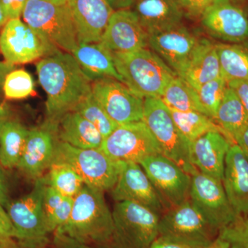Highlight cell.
Returning a JSON list of instances; mask_svg holds the SVG:
<instances>
[{"label":"cell","mask_w":248,"mask_h":248,"mask_svg":"<svg viewBox=\"0 0 248 248\" xmlns=\"http://www.w3.org/2000/svg\"><path fill=\"white\" fill-rule=\"evenodd\" d=\"M234 142L248 160V122L235 135Z\"/></svg>","instance_id":"7bdbcfd3"},{"label":"cell","mask_w":248,"mask_h":248,"mask_svg":"<svg viewBox=\"0 0 248 248\" xmlns=\"http://www.w3.org/2000/svg\"><path fill=\"white\" fill-rule=\"evenodd\" d=\"M10 115L11 112L7 106L0 103V130L3 125L10 120Z\"/></svg>","instance_id":"c3c4849f"},{"label":"cell","mask_w":248,"mask_h":248,"mask_svg":"<svg viewBox=\"0 0 248 248\" xmlns=\"http://www.w3.org/2000/svg\"><path fill=\"white\" fill-rule=\"evenodd\" d=\"M45 248V247H40V248Z\"/></svg>","instance_id":"11a10c76"},{"label":"cell","mask_w":248,"mask_h":248,"mask_svg":"<svg viewBox=\"0 0 248 248\" xmlns=\"http://www.w3.org/2000/svg\"><path fill=\"white\" fill-rule=\"evenodd\" d=\"M222 183L238 217H248V160L236 143L231 145L227 153Z\"/></svg>","instance_id":"7402d4cb"},{"label":"cell","mask_w":248,"mask_h":248,"mask_svg":"<svg viewBox=\"0 0 248 248\" xmlns=\"http://www.w3.org/2000/svg\"><path fill=\"white\" fill-rule=\"evenodd\" d=\"M112 241L122 248H149L159 236V215L135 202H116Z\"/></svg>","instance_id":"ba28073f"},{"label":"cell","mask_w":248,"mask_h":248,"mask_svg":"<svg viewBox=\"0 0 248 248\" xmlns=\"http://www.w3.org/2000/svg\"><path fill=\"white\" fill-rule=\"evenodd\" d=\"M228 247H229L228 243L218 234L216 239L214 240L211 244L203 248H228Z\"/></svg>","instance_id":"681fc988"},{"label":"cell","mask_w":248,"mask_h":248,"mask_svg":"<svg viewBox=\"0 0 248 248\" xmlns=\"http://www.w3.org/2000/svg\"><path fill=\"white\" fill-rule=\"evenodd\" d=\"M111 53H128L148 46V34L131 9L114 11L100 41Z\"/></svg>","instance_id":"ac0fdd59"},{"label":"cell","mask_w":248,"mask_h":248,"mask_svg":"<svg viewBox=\"0 0 248 248\" xmlns=\"http://www.w3.org/2000/svg\"><path fill=\"white\" fill-rule=\"evenodd\" d=\"M53 248H95L72 239L66 235L54 233Z\"/></svg>","instance_id":"b9f144b4"},{"label":"cell","mask_w":248,"mask_h":248,"mask_svg":"<svg viewBox=\"0 0 248 248\" xmlns=\"http://www.w3.org/2000/svg\"><path fill=\"white\" fill-rule=\"evenodd\" d=\"M29 130L17 121L9 120L0 130V164L4 169L17 167Z\"/></svg>","instance_id":"4316f807"},{"label":"cell","mask_w":248,"mask_h":248,"mask_svg":"<svg viewBox=\"0 0 248 248\" xmlns=\"http://www.w3.org/2000/svg\"><path fill=\"white\" fill-rule=\"evenodd\" d=\"M169 110L178 128L190 143L210 132H220L227 138L221 127L208 116L197 112Z\"/></svg>","instance_id":"4dcf8cb0"},{"label":"cell","mask_w":248,"mask_h":248,"mask_svg":"<svg viewBox=\"0 0 248 248\" xmlns=\"http://www.w3.org/2000/svg\"><path fill=\"white\" fill-rule=\"evenodd\" d=\"M160 99L169 109L180 112H200L208 116L196 90L177 76L169 81Z\"/></svg>","instance_id":"83f0119b"},{"label":"cell","mask_w":248,"mask_h":248,"mask_svg":"<svg viewBox=\"0 0 248 248\" xmlns=\"http://www.w3.org/2000/svg\"><path fill=\"white\" fill-rule=\"evenodd\" d=\"M177 76L195 90L208 81L221 78L216 45L205 39L199 40L190 58Z\"/></svg>","instance_id":"cb8c5ba5"},{"label":"cell","mask_w":248,"mask_h":248,"mask_svg":"<svg viewBox=\"0 0 248 248\" xmlns=\"http://www.w3.org/2000/svg\"><path fill=\"white\" fill-rule=\"evenodd\" d=\"M58 50L20 18L8 20L0 34V51L6 62L14 66L40 60Z\"/></svg>","instance_id":"4fadbf2b"},{"label":"cell","mask_w":248,"mask_h":248,"mask_svg":"<svg viewBox=\"0 0 248 248\" xmlns=\"http://www.w3.org/2000/svg\"><path fill=\"white\" fill-rule=\"evenodd\" d=\"M46 176L47 185L65 197L75 198L84 187V182L71 168L60 163H52Z\"/></svg>","instance_id":"1f68e13d"},{"label":"cell","mask_w":248,"mask_h":248,"mask_svg":"<svg viewBox=\"0 0 248 248\" xmlns=\"http://www.w3.org/2000/svg\"><path fill=\"white\" fill-rule=\"evenodd\" d=\"M58 138L81 149L100 148L104 141L95 126L76 111L67 112L59 121Z\"/></svg>","instance_id":"484cf974"},{"label":"cell","mask_w":248,"mask_h":248,"mask_svg":"<svg viewBox=\"0 0 248 248\" xmlns=\"http://www.w3.org/2000/svg\"><path fill=\"white\" fill-rule=\"evenodd\" d=\"M52 163L69 166L85 184L104 192L115 186L122 167V162L111 159L100 148L81 149L59 140Z\"/></svg>","instance_id":"5b68a950"},{"label":"cell","mask_w":248,"mask_h":248,"mask_svg":"<svg viewBox=\"0 0 248 248\" xmlns=\"http://www.w3.org/2000/svg\"><path fill=\"white\" fill-rule=\"evenodd\" d=\"M130 9L148 35L182 24L185 15L179 0H135Z\"/></svg>","instance_id":"603a6c76"},{"label":"cell","mask_w":248,"mask_h":248,"mask_svg":"<svg viewBox=\"0 0 248 248\" xmlns=\"http://www.w3.org/2000/svg\"><path fill=\"white\" fill-rule=\"evenodd\" d=\"M166 211L190 199L191 176L162 154L148 156L140 164Z\"/></svg>","instance_id":"7c38bea8"},{"label":"cell","mask_w":248,"mask_h":248,"mask_svg":"<svg viewBox=\"0 0 248 248\" xmlns=\"http://www.w3.org/2000/svg\"><path fill=\"white\" fill-rule=\"evenodd\" d=\"M8 17L5 14L4 8H3L2 1L0 0V27L4 26L5 24L8 22Z\"/></svg>","instance_id":"816d5d0a"},{"label":"cell","mask_w":248,"mask_h":248,"mask_svg":"<svg viewBox=\"0 0 248 248\" xmlns=\"http://www.w3.org/2000/svg\"><path fill=\"white\" fill-rule=\"evenodd\" d=\"M58 124L45 122L42 126L29 130L18 170L28 179L35 181L43 177L53 162L58 141Z\"/></svg>","instance_id":"2e32d148"},{"label":"cell","mask_w":248,"mask_h":248,"mask_svg":"<svg viewBox=\"0 0 248 248\" xmlns=\"http://www.w3.org/2000/svg\"><path fill=\"white\" fill-rule=\"evenodd\" d=\"M95 248H122L120 247V246H117L115 243H114L113 241H111V242L108 243V244L102 245V246H96L94 247Z\"/></svg>","instance_id":"f5cc1de1"},{"label":"cell","mask_w":248,"mask_h":248,"mask_svg":"<svg viewBox=\"0 0 248 248\" xmlns=\"http://www.w3.org/2000/svg\"><path fill=\"white\" fill-rule=\"evenodd\" d=\"M228 86L234 91L242 103L248 117V81L234 79L228 81Z\"/></svg>","instance_id":"60d3db41"},{"label":"cell","mask_w":248,"mask_h":248,"mask_svg":"<svg viewBox=\"0 0 248 248\" xmlns=\"http://www.w3.org/2000/svg\"><path fill=\"white\" fill-rule=\"evenodd\" d=\"M114 11L130 9L135 0H107Z\"/></svg>","instance_id":"bcb514c9"},{"label":"cell","mask_w":248,"mask_h":248,"mask_svg":"<svg viewBox=\"0 0 248 248\" xmlns=\"http://www.w3.org/2000/svg\"><path fill=\"white\" fill-rule=\"evenodd\" d=\"M24 22L57 48L71 53L78 45L74 22L68 5L49 0H28Z\"/></svg>","instance_id":"8992f818"},{"label":"cell","mask_w":248,"mask_h":248,"mask_svg":"<svg viewBox=\"0 0 248 248\" xmlns=\"http://www.w3.org/2000/svg\"><path fill=\"white\" fill-rule=\"evenodd\" d=\"M73 202L74 198L66 197L61 205L49 217L47 225L50 233L55 232L68 221L73 210Z\"/></svg>","instance_id":"d590c367"},{"label":"cell","mask_w":248,"mask_h":248,"mask_svg":"<svg viewBox=\"0 0 248 248\" xmlns=\"http://www.w3.org/2000/svg\"><path fill=\"white\" fill-rule=\"evenodd\" d=\"M71 54L92 82L105 78L123 82L116 70L112 53L101 42L80 44Z\"/></svg>","instance_id":"d4e9b609"},{"label":"cell","mask_w":248,"mask_h":248,"mask_svg":"<svg viewBox=\"0 0 248 248\" xmlns=\"http://www.w3.org/2000/svg\"><path fill=\"white\" fill-rule=\"evenodd\" d=\"M73 111H76L94 125L104 140L119 126L118 124L107 115L93 95V93L81 101Z\"/></svg>","instance_id":"d6a6232c"},{"label":"cell","mask_w":248,"mask_h":248,"mask_svg":"<svg viewBox=\"0 0 248 248\" xmlns=\"http://www.w3.org/2000/svg\"><path fill=\"white\" fill-rule=\"evenodd\" d=\"M143 121L156 139L161 153L192 176L198 170L190 161V141L174 123L160 98H144Z\"/></svg>","instance_id":"52a82bcc"},{"label":"cell","mask_w":248,"mask_h":248,"mask_svg":"<svg viewBox=\"0 0 248 248\" xmlns=\"http://www.w3.org/2000/svg\"><path fill=\"white\" fill-rule=\"evenodd\" d=\"M198 39L180 24L148 35V46L177 74L187 63Z\"/></svg>","instance_id":"ffe728a7"},{"label":"cell","mask_w":248,"mask_h":248,"mask_svg":"<svg viewBox=\"0 0 248 248\" xmlns=\"http://www.w3.org/2000/svg\"><path fill=\"white\" fill-rule=\"evenodd\" d=\"M228 88V82L221 77L208 81L196 90L202 106L209 117L215 121L218 107Z\"/></svg>","instance_id":"836d02e7"},{"label":"cell","mask_w":248,"mask_h":248,"mask_svg":"<svg viewBox=\"0 0 248 248\" xmlns=\"http://www.w3.org/2000/svg\"><path fill=\"white\" fill-rule=\"evenodd\" d=\"M215 122L233 143L235 135L248 122V115L242 103L228 86L217 110Z\"/></svg>","instance_id":"f546056e"},{"label":"cell","mask_w":248,"mask_h":248,"mask_svg":"<svg viewBox=\"0 0 248 248\" xmlns=\"http://www.w3.org/2000/svg\"><path fill=\"white\" fill-rule=\"evenodd\" d=\"M16 228L4 207L0 205V239H17Z\"/></svg>","instance_id":"f35d334b"},{"label":"cell","mask_w":248,"mask_h":248,"mask_svg":"<svg viewBox=\"0 0 248 248\" xmlns=\"http://www.w3.org/2000/svg\"><path fill=\"white\" fill-rule=\"evenodd\" d=\"M123 83L143 98L161 97L177 74L153 50L142 48L128 53H111Z\"/></svg>","instance_id":"3957f363"},{"label":"cell","mask_w":248,"mask_h":248,"mask_svg":"<svg viewBox=\"0 0 248 248\" xmlns=\"http://www.w3.org/2000/svg\"><path fill=\"white\" fill-rule=\"evenodd\" d=\"M4 168L0 164V205L6 208L9 203V186Z\"/></svg>","instance_id":"ee69618b"},{"label":"cell","mask_w":248,"mask_h":248,"mask_svg":"<svg viewBox=\"0 0 248 248\" xmlns=\"http://www.w3.org/2000/svg\"><path fill=\"white\" fill-rule=\"evenodd\" d=\"M111 195L116 202H135L160 217L166 212L159 195L141 165L122 162L120 174Z\"/></svg>","instance_id":"e0dca14e"},{"label":"cell","mask_w":248,"mask_h":248,"mask_svg":"<svg viewBox=\"0 0 248 248\" xmlns=\"http://www.w3.org/2000/svg\"><path fill=\"white\" fill-rule=\"evenodd\" d=\"M49 1H51L53 4L62 5L66 4L67 0H49Z\"/></svg>","instance_id":"db71d44e"},{"label":"cell","mask_w":248,"mask_h":248,"mask_svg":"<svg viewBox=\"0 0 248 248\" xmlns=\"http://www.w3.org/2000/svg\"><path fill=\"white\" fill-rule=\"evenodd\" d=\"M190 200L214 229L219 232L237 221L221 181L197 171L191 176Z\"/></svg>","instance_id":"30bf717a"},{"label":"cell","mask_w":248,"mask_h":248,"mask_svg":"<svg viewBox=\"0 0 248 248\" xmlns=\"http://www.w3.org/2000/svg\"><path fill=\"white\" fill-rule=\"evenodd\" d=\"M54 233L66 235L93 247L111 242L115 226L104 191L84 184L74 198L68 221Z\"/></svg>","instance_id":"7a4b0ae2"},{"label":"cell","mask_w":248,"mask_h":248,"mask_svg":"<svg viewBox=\"0 0 248 248\" xmlns=\"http://www.w3.org/2000/svg\"><path fill=\"white\" fill-rule=\"evenodd\" d=\"M8 19H17L22 16L28 0H1Z\"/></svg>","instance_id":"ab89813d"},{"label":"cell","mask_w":248,"mask_h":248,"mask_svg":"<svg viewBox=\"0 0 248 248\" xmlns=\"http://www.w3.org/2000/svg\"><path fill=\"white\" fill-rule=\"evenodd\" d=\"M78 45L100 42L114 13L107 0H67Z\"/></svg>","instance_id":"d6986e66"},{"label":"cell","mask_w":248,"mask_h":248,"mask_svg":"<svg viewBox=\"0 0 248 248\" xmlns=\"http://www.w3.org/2000/svg\"><path fill=\"white\" fill-rule=\"evenodd\" d=\"M214 0H179L184 13L192 17H201Z\"/></svg>","instance_id":"74e56055"},{"label":"cell","mask_w":248,"mask_h":248,"mask_svg":"<svg viewBox=\"0 0 248 248\" xmlns=\"http://www.w3.org/2000/svg\"><path fill=\"white\" fill-rule=\"evenodd\" d=\"M220 132H210L190 143L192 164L204 174L223 181L227 153L232 144Z\"/></svg>","instance_id":"44dd1931"},{"label":"cell","mask_w":248,"mask_h":248,"mask_svg":"<svg viewBox=\"0 0 248 248\" xmlns=\"http://www.w3.org/2000/svg\"><path fill=\"white\" fill-rule=\"evenodd\" d=\"M13 70H14V65L7 62H0V93L3 91L5 78Z\"/></svg>","instance_id":"7dc6e473"},{"label":"cell","mask_w":248,"mask_h":248,"mask_svg":"<svg viewBox=\"0 0 248 248\" xmlns=\"http://www.w3.org/2000/svg\"><path fill=\"white\" fill-rule=\"evenodd\" d=\"M149 248H193L186 245L158 236Z\"/></svg>","instance_id":"f6af8a7d"},{"label":"cell","mask_w":248,"mask_h":248,"mask_svg":"<svg viewBox=\"0 0 248 248\" xmlns=\"http://www.w3.org/2000/svg\"><path fill=\"white\" fill-rule=\"evenodd\" d=\"M93 95L107 115L120 125L143 121L144 99L112 78L92 82Z\"/></svg>","instance_id":"5bb4252c"},{"label":"cell","mask_w":248,"mask_h":248,"mask_svg":"<svg viewBox=\"0 0 248 248\" xmlns=\"http://www.w3.org/2000/svg\"><path fill=\"white\" fill-rule=\"evenodd\" d=\"M100 149L116 161L139 164L148 156L162 154L143 121L119 125L104 140Z\"/></svg>","instance_id":"8fae6325"},{"label":"cell","mask_w":248,"mask_h":248,"mask_svg":"<svg viewBox=\"0 0 248 248\" xmlns=\"http://www.w3.org/2000/svg\"><path fill=\"white\" fill-rule=\"evenodd\" d=\"M41 86L46 93L47 121L58 124L67 112L92 94V81L71 53L57 50L37 63Z\"/></svg>","instance_id":"6da1fadb"},{"label":"cell","mask_w":248,"mask_h":248,"mask_svg":"<svg viewBox=\"0 0 248 248\" xmlns=\"http://www.w3.org/2000/svg\"><path fill=\"white\" fill-rule=\"evenodd\" d=\"M66 197L53 187L47 185L44 195L43 205L46 221L53 212L61 205Z\"/></svg>","instance_id":"8d00e7d4"},{"label":"cell","mask_w":248,"mask_h":248,"mask_svg":"<svg viewBox=\"0 0 248 248\" xmlns=\"http://www.w3.org/2000/svg\"><path fill=\"white\" fill-rule=\"evenodd\" d=\"M200 17L213 37L229 44L248 43V16L233 0H214Z\"/></svg>","instance_id":"9a60e30c"},{"label":"cell","mask_w":248,"mask_h":248,"mask_svg":"<svg viewBox=\"0 0 248 248\" xmlns=\"http://www.w3.org/2000/svg\"><path fill=\"white\" fill-rule=\"evenodd\" d=\"M34 182L29 193L6 206L21 248L45 247L50 234L43 205L46 179L43 176Z\"/></svg>","instance_id":"277c9868"},{"label":"cell","mask_w":248,"mask_h":248,"mask_svg":"<svg viewBox=\"0 0 248 248\" xmlns=\"http://www.w3.org/2000/svg\"><path fill=\"white\" fill-rule=\"evenodd\" d=\"M0 248H20L18 247L14 239H0Z\"/></svg>","instance_id":"f907efd6"},{"label":"cell","mask_w":248,"mask_h":248,"mask_svg":"<svg viewBox=\"0 0 248 248\" xmlns=\"http://www.w3.org/2000/svg\"><path fill=\"white\" fill-rule=\"evenodd\" d=\"M221 76L231 80L248 81V46L243 44L216 45Z\"/></svg>","instance_id":"f1b7e54d"},{"label":"cell","mask_w":248,"mask_h":248,"mask_svg":"<svg viewBox=\"0 0 248 248\" xmlns=\"http://www.w3.org/2000/svg\"><path fill=\"white\" fill-rule=\"evenodd\" d=\"M246 1H247V2H248V0H246Z\"/></svg>","instance_id":"9f6ffc18"},{"label":"cell","mask_w":248,"mask_h":248,"mask_svg":"<svg viewBox=\"0 0 248 248\" xmlns=\"http://www.w3.org/2000/svg\"><path fill=\"white\" fill-rule=\"evenodd\" d=\"M218 234L192 205L190 199L166 210L160 217L159 236L190 247H206Z\"/></svg>","instance_id":"9c48e42d"},{"label":"cell","mask_w":248,"mask_h":248,"mask_svg":"<svg viewBox=\"0 0 248 248\" xmlns=\"http://www.w3.org/2000/svg\"><path fill=\"white\" fill-rule=\"evenodd\" d=\"M35 90L33 79L25 70H13L5 78L3 92L9 99H25L32 95Z\"/></svg>","instance_id":"e575fe53"}]
</instances>
